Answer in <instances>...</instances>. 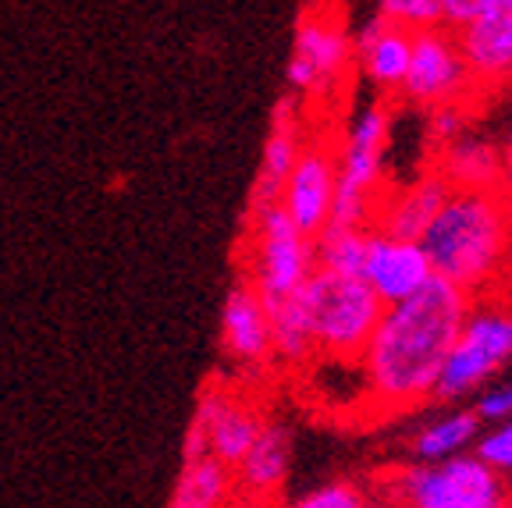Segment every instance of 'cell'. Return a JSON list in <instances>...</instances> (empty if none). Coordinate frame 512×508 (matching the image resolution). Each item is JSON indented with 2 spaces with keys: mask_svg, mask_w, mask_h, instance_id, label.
Segmentation results:
<instances>
[{
  "mask_svg": "<svg viewBox=\"0 0 512 508\" xmlns=\"http://www.w3.org/2000/svg\"><path fill=\"white\" fill-rule=\"evenodd\" d=\"M470 302L473 295L466 288L434 278L409 299L384 306L360 356L370 402L399 413L434 398L441 363L470 313Z\"/></svg>",
  "mask_w": 512,
  "mask_h": 508,
  "instance_id": "cell-1",
  "label": "cell"
},
{
  "mask_svg": "<svg viewBox=\"0 0 512 508\" xmlns=\"http://www.w3.org/2000/svg\"><path fill=\"white\" fill-rule=\"evenodd\" d=\"M420 246L434 278L452 281L470 295L495 285L512 260L509 189H452Z\"/></svg>",
  "mask_w": 512,
  "mask_h": 508,
  "instance_id": "cell-2",
  "label": "cell"
},
{
  "mask_svg": "<svg viewBox=\"0 0 512 508\" xmlns=\"http://www.w3.org/2000/svg\"><path fill=\"white\" fill-rule=\"evenodd\" d=\"M392 143V107L384 100H370L352 114L335 146L338 192L331 224L338 228H374L377 203L384 189V164Z\"/></svg>",
  "mask_w": 512,
  "mask_h": 508,
  "instance_id": "cell-3",
  "label": "cell"
},
{
  "mask_svg": "<svg viewBox=\"0 0 512 508\" xmlns=\"http://www.w3.org/2000/svg\"><path fill=\"white\" fill-rule=\"evenodd\" d=\"M381 491L402 508H512L509 480L477 452L399 466Z\"/></svg>",
  "mask_w": 512,
  "mask_h": 508,
  "instance_id": "cell-4",
  "label": "cell"
},
{
  "mask_svg": "<svg viewBox=\"0 0 512 508\" xmlns=\"http://www.w3.org/2000/svg\"><path fill=\"white\" fill-rule=\"evenodd\" d=\"M306 310L313 324V345L324 359H349L360 363L370 334L384 313V302L363 278L349 274H331V270H313L303 285Z\"/></svg>",
  "mask_w": 512,
  "mask_h": 508,
  "instance_id": "cell-5",
  "label": "cell"
},
{
  "mask_svg": "<svg viewBox=\"0 0 512 508\" xmlns=\"http://www.w3.org/2000/svg\"><path fill=\"white\" fill-rule=\"evenodd\" d=\"M512 363V306L505 302H470L456 342L441 363L434 398L463 402L491 384Z\"/></svg>",
  "mask_w": 512,
  "mask_h": 508,
  "instance_id": "cell-6",
  "label": "cell"
},
{
  "mask_svg": "<svg viewBox=\"0 0 512 508\" xmlns=\"http://www.w3.org/2000/svg\"><path fill=\"white\" fill-rule=\"evenodd\" d=\"M242 260H246V281L260 292L264 302L303 288L317 270L313 239L288 221L281 203L249 207Z\"/></svg>",
  "mask_w": 512,
  "mask_h": 508,
  "instance_id": "cell-7",
  "label": "cell"
},
{
  "mask_svg": "<svg viewBox=\"0 0 512 508\" xmlns=\"http://www.w3.org/2000/svg\"><path fill=\"white\" fill-rule=\"evenodd\" d=\"M477 93L470 79V68L463 61V50L452 25L413 32V54H409L406 79L399 96L416 111H434L448 104H470Z\"/></svg>",
  "mask_w": 512,
  "mask_h": 508,
  "instance_id": "cell-8",
  "label": "cell"
},
{
  "mask_svg": "<svg viewBox=\"0 0 512 508\" xmlns=\"http://www.w3.org/2000/svg\"><path fill=\"white\" fill-rule=\"evenodd\" d=\"M264 420L267 416L246 395L221 388V384H210L200 402H196V416H192L189 437H185V459L214 455L217 462L235 469L253 448Z\"/></svg>",
  "mask_w": 512,
  "mask_h": 508,
  "instance_id": "cell-9",
  "label": "cell"
},
{
  "mask_svg": "<svg viewBox=\"0 0 512 508\" xmlns=\"http://www.w3.org/2000/svg\"><path fill=\"white\" fill-rule=\"evenodd\" d=\"M352 64V36L342 18L324 8H310L296 25L292 57H288V86L296 96H317L335 89Z\"/></svg>",
  "mask_w": 512,
  "mask_h": 508,
  "instance_id": "cell-10",
  "label": "cell"
},
{
  "mask_svg": "<svg viewBox=\"0 0 512 508\" xmlns=\"http://www.w3.org/2000/svg\"><path fill=\"white\" fill-rule=\"evenodd\" d=\"M335 192H338V160L335 146L328 139H313L306 135V146L299 153L292 175H288L285 189H281V210L288 221L296 224L303 235L317 239L320 231L331 224V210H335Z\"/></svg>",
  "mask_w": 512,
  "mask_h": 508,
  "instance_id": "cell-11",
  "label": "cell"
},
{
  "mask_svg": "<svg viewBox=\"0 0 512 508\" xmlns=\"http://www.w3.org/2000/svg\"><path fill=\"white\" fill-rule=\"evenodd\" d=\"M456 40L470 68L473 89H505L512 82V0H488L473 18L456 25Z\"/></svg>",
  "mask_w": 512,
  "mask_h": 508,
  "instance_id": "cell-12",
  "label": "cell"
},
{
  "mask_svg": "<svg viewBox=\"0 0 512 508\" xmlns=\"http://www.w3.org/2000/svg\"><path fill=\"white\" fill-rule=\"evenodd\" d=\"M360 278L374 288V295L384 306H392V302L409 299V295L431 285L434 267L416 239H399V235L370 228Z\"/></svg>",
  "mask_w": 512,
  "mask_h": 508,
  "instance_id": "cell-13",
  "label": "cell"
},
{
  "mask_svg": "<svg viewBox=\"0 0 512 508\" xmlns=\"http://www.w3.org/2000/svg\"><path fill=\"white\" fill-rule=\"evenodd\" d=\"M221 349L242 370H260L274 359V334L267 302L246 278H239L221 310Z\"/></svg>",
  "mask_w": 512,
  "mask_h": 508,
  "instance_id": "cell-14",
  "label": "cell"
},
{
  "mask_svg": "<svg viewBox=\"0 0 512 508\" xmlns=\"http://www.w3.org/2000/svg\"><path fill=\"white\" fill-rule=\"evenodd\" d=\"M452 196V185L445 182L438 167H431L427 175L413 178L409 185H388L377 203L374 228L399 235V239H424V231L434 224V217L441 214L445 199Z\"/></svg>",
  "mask_w": 512,
  "mask_h": 508,
  "instance_id": "cell-15",
  "label": "cell"
},
{
  "mask_svg": "<svg viewBox=\"0 0 512 508\" xmlns=\"http://www.w3.org/2000/svg\"><path fill=\"white\" fill-rule=\"evenodd\" d=\"M409 54H413V32L381 15L370 18L360 36L352 40V64L360 68L363 82H370L381 96L402 89Z\"/></svg>",
  "mask_w": 512,
  "mask_h": 508,
  "instance_id": "cell-16",
  "label": "cell"
},
{
  "mask_svg": "<svg viewBox=\"0 0 512 508\" xmlns=\"http://www.w3.org/2000/svg\"><path fill=\"white\" fill-rule=\"evenodd\" d=\"M232 473L235 491H242L249 501H278L288 484V473H292V430L267 416L253 448Z\"/></svg>",
  "mask_w": 512,
  "mask_h": 508,
  "instance_id": "cell-17",
  "label": "cell"
},
{
  "mask_svg": "<svg viewBox=\"0 0 512 508\" xmlns=\"http://www.w3.org/2000/svg\"><path fill=\"white\" fill-rule=\"evenodd\" d=\"M303 146H306L303 118L296 111V100L285 96L278 104V111H274L271 132H267L264 153H260V167H256V182H253V207L278 203L281 189H285Z\"/></svg>",
  "mask_w": 512,
  "mask_h": 508,
  "instance_id": "cell-18",
  "label": "cell"
},
{
  "mask_svg": "<svg viewBox=\"0 0 512 508\" xmlns=\"http://www.w3.org/2000/svg\"><path fill=\"white\" fill-rule=\"evenodd\" d=\"M434 167L445 175L452 189H505L502 150L470 132H463L456 143L445 146Z\"/></svg>",
  "mask_w": 512,
  "mask_h": 508,
  "instance_id": "cell-19",
  "label": "cell"
},
{
  "mask_svg": "<svg viewBox=\"0 0 512 508\" xmlns=\"http://www.w3.org/2000/svg\"><path fill=\"white\" fill-rule=\"evenodd\" d=\"M235 498V473L214 455H192L182 462L168 508H228Z\"/></svg>",
  "mask_w": 512,
  "mask_h": 508,
  "instance_id": "cell-20",
  "label": "cell"
},
{
  "mask_svg": "<svg viewBox=\"0 0 512 508\" xmlns=\"http://www.w3.org/2000/svg\"><path fill=\"white\" fill-rule=\"evenodd\" d=\"M267 313H271L274 359L285 366H310L313 356H317V345H313V324L303 288L281 295V299H271Z\"/></svg>",
  "mask_w": 512,
  "mask_h": 508,
  "instance_id": "cell-21",
  "label": "cell"
},
{
  "mask_svg": "<svg viewBox=\"0 0 512 508\" xmlns=\"http://www.w3.org/2000/svg\"><path fill=\"white\" fill-rule=\"evenodd\" d=\"M480 430V416L473 409H448V413L434 416L427 420L424 427L413 434V462H441V459H452V455H463V452H473L477 445Z\"/></svg>",
  "mask_w": 512,
  "mask_h": 508,
  "instance_id": "cell-22",
  "label": "cell"
},
{
  "mask_svg": "<svg viewBox=\"0 0 512 508\" xmlns=\"http://www.w3.org/2000/svg\"><path fill=\"white\" fill-rule=\"evenodd\" d=\"M367 231L370 228H338V224H328V228L313 239L317 267L331 270V274L360 278L363 256H367Z\"/></svg>",
  "mask_w": 512,
  "mask_h": 508,
  "instance_id": "cell-23",
  "label": "cell"
},
{
  "mask_svg": "<svg viewBox=\"0 0 512 508\" xmlns=\"http://www.w3.org/2000/svg\"><path fill=\"white\" fill-rule=\"evenodd\" d=\"M367 498L370 494L363 484H356V480H349V477H335V480H324V484L292 494L288 501H278L274 508H363Z\"/></svg>",
  "mask_w": 512,
  "mask_h": 508,
  "instance_id": "cell-24",
  "label": "cell"
},
{
  "mask_svg": "<svg viewBox=\"0 0 512 508\" xmlns=\"http://www.w3.org/2000/svg\"><path fill=\"white\" fill-rule=\"evenodd\" d=\"M377 15L409 32L448 25V0H377Z\"/></svg>",
  "mask_w": 512,
  "mask_h": 508,
  "instance_id": "cell-25",
  "label": "cell"
},
{
  "mask_svg": "<svg viewBox=\"0 0 512 508\" xmlns=\"http://www.w3.org/2000/svg\"><path fill=\"white\" fill-rule=\"evenodd\" d=\"M473 452L509 480L512 477V416L509 420H498V423H484Z\"/></svg>",
  "mask_w": 512,
  "mask_h": 508,
  "instance_id": "cell-26",
  "label": "cell"
},
{
  "mask_svg": "<svg viewBox=\"0 0 512 508\" xmlns=\"http://www.w3.org/2000/svg\"><path fill=\"white\" fill-rule=\"evenodd\" d=\"M463 132H466V104H448L427 111V143H431L434 153L452 146Z\"/></svg>",
  "mask_w": 512,
  "mask_h": 508,
  "instance_id": "cell-27",
  "label": "cell"
},
{
  "mask_svg": "<svg viewBox=\"0 0 512 508\" xmlns=\"http://www.w3.org/2000/svg\"><path fill=\"white\" fill-rule=\"evenodd\" d=\"M473 413L480 416V423H498L512 416V381L502 384H484L477 391V402H473Z\"/></svg>",
  "mask_w": 512,
  "mask_h": 508,
  "instance_id": "cell-28",
  "label": "cell"
},
{
  "mask_svg": "<svg viewBox=\"0 0 512 508\" xmlns=\"http://www.w3.org/2000/svg\"><path fill=\"white\" fill-rule=\"evenodd\" d=\"M488 0H448V25L456 29V25H463L466 18H473L480 8H484Z\"/></svg>",
  "mask_w": 512,
  "mask_h": 508,
  "instance_id": "cell-29",
  "label": "cell"
},
{
  "mask_svg": "<svg viewBox=\"0 0 512 508\" xmlns=\"http://www.w3.org/2000/svg\"><path fill=\"white\" fill-rule=\"evenodd\" d=\"M502 150V171H505V189H512V125L505 132V143L498 146Z\"/></svg>",
  "mask_w": 512,
  "mask_h": 508,
  "instance_id": "cell-30",
  "label": "cell"
},
{
  "mask_svg": "<svg viewBox=\"0 0 512 508\" xmlns=\"http://www.w3.org/2000/svg\"><path fill=\"white\" fill-rule=\"evenodd\" d=\"M363 508H402V505L395 498H388L384 491H377V494H370L367 505H363Z\"/></svg>",
  "mask_w": 512,
  "mask_h": 508,
  "instance_id": "cell-31",
  "label": "cell"
},
{
  "mask_svg": "<svg viewBox=\"0 0 512 508\" xmlns=\"http://www.w3.org/2000/svg\"><path fill=\"white\" fill-rule=\"evenodd\" d=\"M509 196H512V189H509Z\"/></svg>",
  "mask_w": 512,
  "mask_h": 508,
  "instance_id": "cell-32",
  "label": "cell"
}]
</instances>
